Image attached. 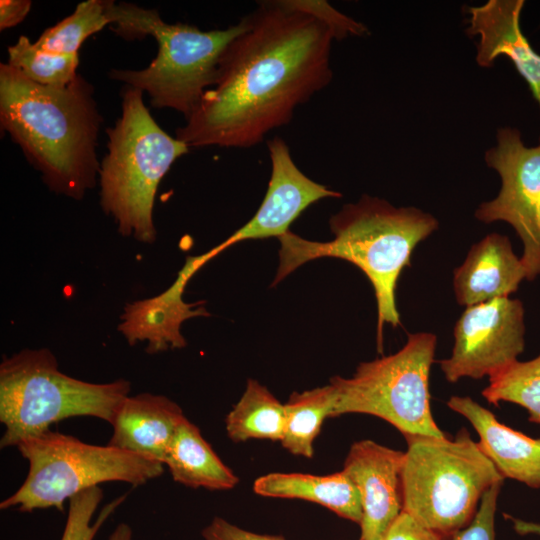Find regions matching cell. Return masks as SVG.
Returning <instances> with one entry per match:
<instances>
[{
	"instance_id": "cell-13",
	"label": "cell",
	"mask_w": 540,
	"mask_h": 540,
	"mask_svg": "<svg viewBox=\"0 0 540 540\" xmlns=\"http://www.w3.org/2000/svg\"><path fill=\"white\" fill-rule=\"evenodd\" d=\"M404 452L372 440L355 442L343 471L357 487L362 505L360 540H382L403 511L401 471Z\"/></svg>"
},
{
	"instance_id": "cell-33",
	"label": "cell",
	"mask_w": 540,
	"mask_h": 540,
	"mask_svg": "<svg viewBox=\"0 0 540 540\" xmlns=\"http://www.w3.org/2000/svg\"><path fill=\"white\" fill-rule=\"evenodd\" d=\"M107 540H133V531L129 524L119 523Z\"/></svg>"
},
{
	"instance_id": "cell-10",
	"label": "cell",
	"mask_w": 540,
	"mask_h": 540,
	"mask_svg": "<svg viewBox=\"0 0 540 540\" xmlns=\"http://www.w3.org/2000/svg\"><path fill=\"white\" fill-rule=\"evenodd\" d=\"M496 139L484 159L498 172L501 188L474 215L483 223L504 221L514 228L524 246L526 279L533 280L540 274V138L537 146L526 147L518 129L503 127Z\"/></svg>"
},
{
	"instance_id": "cell-25",
	"label": "cell",
	"mask_w": 540,
	"mask_h": 540,
	"mask_svg": "<svg viewBox=\"0 0 540 540\" xmlns=\"http://www.w3.org/2000/svg\"><path fill=\"white\" fill-rule=\"evenodd\" d=\"M31 81L44 86H65L78 75V55L52 54L38 49L25 35L8 47V62Z\"/></svg>"
},
{
	"instance_id": "cell-4",
	"label": "cell",
	"mask_w": 540,
	"mask_h": 540,
	"mask_svg": "<svg viewBox=\"0 0 540 540\" xmlns=\"http://www.w3.org/2000/svg\"><path fill=\"white\" fill-rule=\"evenodd\" d=\"M109 17L119 36L128 40L152 36L158 44L157 55L146 68L112 69L109 77L146 92L154 108L173 109L185 119L216 85L226 48L246 28L244 17L225 29L202 31L184 23H166L156 10L114 1Z\"/></svg>"
},
{
	"instance_id": "cell-5",
	"label": "cell",
	"mask_w": 540,
	"mask_h": 540,
	"mask_svg": "<svg viewBox=\"0 0 540 540\" xmlns=\"http://www.w3.org/2000/svg\"><path fill=\"white\" fill-rule=\"evenodd\" d=\"M121 115L106 130L107 153L98 172L100 206L118 231L144 243L156 239L153 207L158 185L190 147L153 119L143 92L124 85Z\"/></svg>"
},
{
	"instance_id": "cell-7",
	"label": "cell",
	"mask_w": 540,
	"mask_h": 540,
	"mask_svg": "<svg viewBox=\"0 0 540 540\" xmlns=\"http://www.w3.org/2000/svg\"><path fill=\"white\" fill-rule=\"evenodd\" d=\"M130 388L124 379L90 383L68 376L46 348L5 357L0 364V422L5 427L0 447H16L70 417L90 416L112 424Z\"/></svg>"
},
{
	"instance_id": "cell-19",
	"label": "cell",
	"mask_w": 540,
	"mask_h": 540,
	"mask_svg": "<svg viewBox=\"0 0 540 540\" xmlns=\"http://www.w3.org/2000/svg\"><path fill=\"white\" fill-rule=\"evenodd\" d=\"M253 490L265 497L311 501L358 524L362 519L359 491L343 470L326 476L269 473L255 480Z\"/></svg>"
},
{
	"instance_id": "cell-26",
	"label": "cell",
	"mask_w": 540,
	"mask_h": 540,
	"mask_svg": "<svg viewBox=\"0 0 540 540\" xmlns=\"http://www.w3.org/2000/svg\"><path fill=\"white\" fill-rule=\"evenodd\" d=\"M102 499L103 490L99 486L83 490L70 498L61 540H93L105 521L126 499V494L106 504L92 522Z\"/></svg>"
},
{
	"instance_id": "cell-15",
	"label": "cell",
	"mask_w": 540,
	"mask_h": 540,
	"mask_svg": "<svg viewBox=\"0 0 540 540\" xmlns=\"http://www.w3.org/2000/svg\"><path fill=\"white\" fill-rule=\"evenodd\" d=\"M198 256L189 257L175 282L162 294L125 307L118 329L130 345L147 342V352L182 348L186 341L180 327L184 320L210 314L199 303H185L183 291L189 279L202 267Z\"/></svg>"
},
{
	"instance_id": "cell-17",
	"label": "cell",
	"mask_w": 540,
	"mask_h": 540,
	"mask_svg": "<svg viewBox=\"0 0 540 540\" xmlns=\"http://www.w3.org/2000/svg\"><path fill=\"white\" fill-rule=\"evenodd\" d=\"M447 406L470 422L479 436L480 449L504 478L540 488V438L504 425L468 396H452Z\"/></svg>"
},
{
	"instance_id": "cell-11",
	"label": "cell",
	"mask_w": 540,
	"mask_h": 540,
	"mask_svg": "<svg viewBox=\"0 0 540 540\" xmlns=\"http://www.w3.org/2000/svg\"><path fill=\"white\" fill-rule=\"evenodd\" d=\"M524 308L518 299L500 297L466 307L453 330L450 357L440 360L445 379L497 375L524 350Z\"/></svg>"
},
{
	"instance_id": "cell-14",
	"label": "cell",
	"mask_w": 540,
	"mask_h": 540,
	"mask_svg": "<svg viewBox=\"0 0 540 540\" xmlns=\"http://www.w3.org/2000/svg\"><path fill=\"white\" fill-rule=\"evenodd\" d=\"M524 0H489L466 7L469 37L478 36L476 62L491 68L500 55L507 56L524 78L540 108V55L532 48L520 27Z\"/></svg>"
},
{
	"instance_id": "cell-30",
	"label": "cell",
	"mask_w": 540,
	"mask_h": 540,
	"mask_svg": "<svg viewBox=\"0 0 540 540\" xmlns=\"http://www.w3.org/2000/svg\"><path fill=\"white\" fill-rule=\"evenodd\" d=\"M204 540H286L279 536L244 530L221 517H215L202 530Z\"/></svg>"
},
{
	"instance_id": "cell-16",
	"label": "cell",
	"mask_w": 540,
	"mask_h": 540,
	"mask_svg": "<svg viewBox=\"0 0 540 540\" xmlns=\"http://www.w3.org/2000/svg\"><path fill=\"white\" fill-rule=\"evenodd\" d=\"M524 278V266L509 238L490 233L471 246L463 263L454 270V295L458 304L469 307L509 297Z\"/></svg>"
},
{
	"instance_id": "cell-27",
	"label": "cell",
	"mask_w": 540,
	"mask_h": 540,
	"mask_svg": "<svg viewBox=\"0 0 540 540\" xmlns=\"http://www.w3.org/2000/svg\"><path fill=\"white\" fill-rule=\"evenodd\" d=\"M292 3L326 24L334 40L339 41L350 36L365 37L370 34L366 25L338 11L327 1L292 0Z\"/></svg>"
},
{
	"instance_id": "cell-24",
	"label": "cell",
	"mask_w": 540,
	"mask_h": 540,
	"mask_svg": "<svg viewBox=\"0 0 540 540\" xmlns=\"http://www.w3.org/2000/svg\"><path fill=\"white\" fill-rule=\"evenodd\" d=\"M482 395L494 405L517 404L527 410L530 422L540 424V354L529 361L517 360L489 378Z\"/></svg>"
},
{
	"instance_id": "cell-1",
	"label": "cell",
	"mask_w": 540,
	"mask_h": 540,
	"mask_svg": "<svg viewBox=\"0 0 540 540\" xmlns=\"http://www.w3.org/2000/svg\"><path fill=\"white\" fill-rule=\"evenodd\" d=\"M226 48L216 85L176 138L190 148H250L293 118L333 77L330 29L292 0L258 2Z\"/></svg>"
},
{
	"instance_id": "cell-31",
	"label": "cell",
	"mask_w": 540,
	"mask_h": 540,
	"mask_svg": "<svg viewBox=\"0 0 540 540\" xmlns=\"http://www.w3.org/2000/svg\"><path fill=\"white\" fill-rule=\"evenodd\" d=\"M30 0L0 1V30L8 29L22 22L31 9Z\"/></svg>"
},
{
	"instance_id": "cell-21",
	"label": "cell",
	"mask_w": 540,
	"mask_h": 540,
	"mask_svg": "<svg viewBox=\"0 0 540 540\" xmlns=\"http://www.w3.org/2000/svg\"><path fill=\"white\" fill-rule=\"evenodd\" d=\"M285 429V406L265 386L248 380L246 389L228 413L226 431L235 442L250 439L281 441Z\"/></svg>"
},
{
	"instance_id": "cell-12",
	"label": "cell",
	"mask_w": 540,
	"mask_h": 540,
	"mask_svg": "<svg viewBox=\"0 0 540 540\" xmlns=\"http://www.w3.org/2000/svg\"><path fill=\"white\" fill-rule=\"evenodd\" d=\"M271 176L265 197L254 216L226 240L207 252L210 259L226 248L251 239L279 238L313 203L340 198V192L308 178L293 161L289 146L279 136L267 142Z\"/></svg>"
},
{
	"instance_id": "cell-8",
	"label": "cell",
	"mask_w": 540,
	"mask_h": 540,
	"mask_svg": "<svg viewBox=\"0 0 540 540\" xmlns=\"http://www.w3.org/2000/svg\"><path fill=\"white\" fill-rule=\"evenodd\" d=\"M16 448L29 469L16 492L1 501L0 509L20 512L56 508L83 490L104 482L140 486L158 478L164 465L110 445L99 446L48 430L21 441Z\"/></svg>"
},
{
	"instance_id": "cell-29",
	"label": "cell",
	"mask_w": 540,
	"mask_h": 540,
	"mask_svg": "<svg viewBox=\"0 0 540 540\" xmlns=\"http://www.w3.org/2000/svg\"><path fill=\"white\" fill-rule=\"evenodd\" d=\"M382 540H444L439 534L429 529L406 511L387 529Z\"/></svg>"
},
{
	"instance_id": "cell-3",
	"label": "cell",
	"mask_w": 540,
	"mask_h": 540,
	"mask_svg": "<svg viewBox=\"0 0 540 540\" xmlns=\"http://www.w3.org/2000/svg\"><path fill=\"white\" fill-rule=\"evenodd\" d=\"M334 238L319 242L290 230L278 238L279 266L275 286L306 262L323 257L346 260L369 279L377 303V346L383 348L386 323L401 325L395 291L415 247L439 227L438 220L419 208L395 207L384 199L363 195L345 204L329 221Z\"/></svg>"
},
{
	"instance_id": "cell-18",
	"label": "cell",
	"mask_w": 540,
	"mask_h": 540,
	"mask_svg": "<svg viewBox=\"0 0 540 540\" xmlns=\"http://www.w3.org/2000/svg\"><path fill=\"white\" fill-rule=\"evenodd\" d=\"M185 418L181 407L166 396L151 393L128 396L111 424L113 433L108 445L163 464Z\"/></svg>"
},
{
	"instance_id": "cell-9",
	"label": "cell",
	"mask_w": 540,
	"mask_h": 540,
	"mask_svg": "<svg viewBox=\"0 0 540 540\" xmlns=\"http://www.w3.org/2000/svg\"><path fill=\"white\" fill-rule=\"evenodd\" d=\"M437 337L409 333L396 353L360 363L350 378L334 376V416L369 414L384 419L404 436L444 437L430 405L429 377Z\"/></svg>"
},
{
	"instance_id": "cell-2",
	"label": "cell",
	"mask_w": 540,
	"mask_h": 540,
	"mask_svg": "<svg viewBox=\"0 0 540 540\" xmlns=\"http://www.w3.org/2000/svg\"><path fill=\"white\" fill-rule=\"evenodd\" d=\"M102 122L94 87L80 74L65 86H44L0 64L1 130L51 191L80 200L95 187Z\"/></svg>"
},
{
	"instance_id": "cell-6",
	"label": "cell",
	"mask_w": 540,
	"mask_h": 540,
	"mask_svg": "<svg viewBox=\"0 0 540 540\" xmlns=\"http://www.w3.org/2000/svg\"><path fill=\"white\" fill-rule=\"evenodd\" d=\"M404 437L403 510L446 540L471 522L483 494L505 478L466 428L453 439Z\"/></svg>"
},
{
	"instance_id": "cell-23",
	"label": "cell",
	"mask_w": 540,
	"mask_h": 540,
	"mask_svg": "<svg viewBox=\"0 0 540 540\" xmlns=\"http://www.w3.org/2000/svg\"><path fill=\"white\" fill-rule=\"evenodd\" d=\"M110 0H87L79 3L74 12L47 28L34 42L45 52L59 55H78L84 41L111 24Z\"/></svg>"
},
{
	"instance_id": "cell-22",
	"label": "cell",
	"mask_w": 540,
	"mask_h": 540,
	"mask_svg": "<svg viewBox=\"0 0 540 540\" xmlns=\"http://www.w3.org/2000/svg\"><path fill=\"white\" fill-rule=\"evenodd\" d=\"M285 406V429L282 446L297 456L311 458L313 442L320 432L323 421L332 417L335 407V391L326 386L294 392Z\"/></svg>"
},
{
	"instance_id": "cell-32",
	"label": "cell",
	"mask_w": 540,
	"mask_h": 540,
	"mask_svg": "<svg viewBox=\"0 0 540 540\" xmlns=\"http://www.w3.org/2000/svg\"><path fill=\"white\" fill-rule=\"evenodd\" d=\"M505 516L512 522L513 528L518 534L540 536V523L525 521L510 515Z\"/></svg>"
},
{
	"instance_id": "cell-28",
	"label": "cell",
	"mask_w": 540,
	"mask_h": 540,
	"mask_svg": "<svg viewBox=\"0 0 540 540\" xmlns=\"http://www.w3.org/2000/svg\"><path fill=\"white\" fill-rule=\"evenodd\" d=\"M502 483H495L483 494L471 522L446 540H495V513Z\"/></svg>"
},
{
	"instance_id": "cell-20",
	"label": "cell",
	"mask_w": 540,
	"mask_h": 540,
	"mask_svg": "<svg viewBox=\"0 0 540 540\" xmlns=\"http://www.w3.org/2000/svg\"><path fill=\"white\" fill-rule=\"evenodd\" d=\"M163 464L174 481L191 488L229 490L239 481L187 418L176 431Z\"/></svg>"
}]
</instances>
